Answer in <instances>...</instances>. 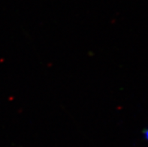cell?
Returning a JSON list of instances; mask_svg holds the SVG:
<instances>
[{
	"label": "cell",
	"mask_w": 148,
	"mask_h": 147,
	"mask_svg": "<svg viewBox=\"0 0 148 147\" xmlns=\"http://www.w3.org/2000/svg\"><path fill=\"white\" fill-rule=\"evenodd\" d=\"M143 135H144V138L145 140H148V128H146L143 131Z\"/></svg>",
	"instance_id": "1"
}]
</instances>
